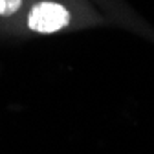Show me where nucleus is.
Masks as SVG:
<instances>
[{"label": "nucleus", "mask_w": 154, "mask_h": 154, "mask_svg": "<svg viewBox=\"0 0 154 154\" xmlns=\"http://www.w3.org/2000/svg\"><path fill=\"white\" fill-rule=\"evenodd\" d=\"M24 8V0H0V18H11Z\"/></svg>", "instance_id": "obj_2"}, {"label": "nucleus", "mask_w": 154, "mask_h": 154, "mask_svg": "<svg viewBox=\"0 0 154 154\" xmlns=\"http://www.w3.org/2000/svg\"><path fill=\"white\" fill-rule=\"evenodd\" d=\"M73 22V11L59 0H37L26 11V28L31 33L53 35Z\"/></svg>", "instance_id": "obj_1"}]
</instances>
